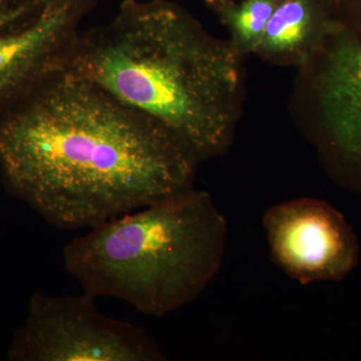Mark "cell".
<instances>
[{"label": "cell", "mask_w": 361, "mask_h": 361, "mask_svg": "<svg viewBox=\"0 0 361 361\" xmlns=\"http://www.w3.org/2000/svg\"><path fill=\"white\" fill-rule=\"evenodd\" d=\"M314 27V11L308 0H284L268 21L258 47L274 54L294 51Z\"/></svg>", "instance_id": "obj_8"}, {"label": "cell", "mask_w": 361, "mask_h": 361, "mask_svg": "<svg viewBox=\"0 0 361 361\" xmlns=\"http://www.w3.org/2000/svg\"><path fill=\"white\" fill-rule=\"evenodd\" d=\"M70 68L169 130L200 161L233 141L241 65L233 44L163 0H126L82 30Z\"/></svg>", "instance_id": "obj_2"}, {"label": "cell", "mask_w": 361, "mask_h": 361, "mask_svg": "<svg viewBox=\"0 0 361 361\" xmlns=\"http://www.w3.org/2000/svg\"><path fill=\"white\" fill-rule=\"evenodd\" d=\"M262 222L273 262L300 284L341 281L360 262L355 230L327 202H283L268 209Z\"/></svg>", "instance_id": "obj_7"}, {"label": "cell", "mask_w": 361, "mask_h": 361, "mask_svg": "<svg viewBox=\"0 0 361 361\" xmlns=\"http://www.w3.org/2000/svg\"><path fill=\"white\" fill-rule=\"evenodd\" d=\"M198 164L163 126L70 66L0 116L4 184L63 230L192 189Z\"/></svg>", "instance_id": "obj_1"}, {"label": "cell", "mask_w": 361, "mask_h": 361, "mask_svg": "<svg viewBox=\"0 0 361 361\" xmlns=\"http://www.w3.org/2000/svg\"><path fill=\"white\" fill-rule=\"evenodd\" d=\"M207 1L211 2V4H216V2H223L224 0H207Z\"/></svg>", "instance_id": "obj_11"}, {"label": "cell", "mask_w": 361, "mask_h": 361, "mask_svg": "<svg viewBox=\"0 0 361 361\" xmlns=\"http://www.w3.org/2000/svg\"><path fill=\"white\" fill-rule=\"evenodd\" d=\"M348 18L339 21L361 30V0H348Z\"/></svg>", "instance_id": "obj_10"}, {"label": "cell", "mask_w": 361, "mask_h": 361, "mask_svg": "<svg viewBox=\"0 0 361 361\" xmlns=\"http://www.w3.org/2000/svg\"><path fill=\"white\" fill-rule=\"evenodd\" d=\"M311 75L314 142L330 174L361 193V30L336 20Z\"/></svg>", "instance_id": "obj_6"}, {"label": "cell", "mask_w": 361, "mask_h": 361, "mask_svg": "<svg viewBox=\"0 0 361 361\" xmlns=\"http://www.w3.org/2000/svg\"><path fill=\"white\" fill-rule=\"evenodd\" d=\"M228 224L195 188L90 228L63 248L85 293L114 297L163 317L193 302L219 272Z\"/></svg>", "instance_id": "obj_3"}, {"label": "cell", "mask_w": 361, "mask_h": 361, "mask_svg": "<svg viewBox=\"0 0 361 361\" xmlns=\"http://www.w3.org/2000/svg\"><path fill=\"white\" fill-rule=\"evenodd\" d=\"M276 0H248L233 16V27L242 42L258 47L274 13Z\"/></svg>", "instance_id": "obj_9"}, {"label": "cell", "mask_w": 361, "mask_h": 361, "mask_svg": "<svg viewBox=\"0 0 361 361\" xmlns=\"http://www.w3.org/2000/svg\"><path fill=\"white\" fill-rule=\"evenodd\" d=\"M94 297L33 294L7 351L13 361H163L142 327L101 312Z\"/></svg>", "instance_id": "obj_4"}, {"label": "cell", "mask_w": 361, "mask_h": 361, "mask_svg": "<svg viewBox=\"0 0 361 361\" xmlns=\"http://www.w3.org/2000/svg\"><path fill=\"white\" fill-rule=\"evenodd\" d=\"M96 0H0V116L70 66Z\"/></svg>", "instance_id": "obj_5"}]
</instances>
